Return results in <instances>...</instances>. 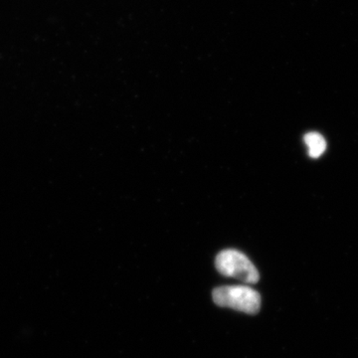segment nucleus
<instances>
[{
  "mask_svg": "<svg viewBox=\"0 0 358 358\" xmlns=\"http://www.w3.org/2000/svg\"><path fill=\"white\" fill-rule=\"evenodd\" d=\"M308 148V155L312 159H319L327 150V141L322 134L317 131H310L303 138Z\"/></svg>",
  "mask_w": 358,
  "mask_h": 358,
  "instance_id": "obj_3",
  "label": "nucleus"
},
{
  "mask_svg": "<svg viewBox=\"0 0 358 358\" xmlns=\"http://www.w3.org/2000/svg\"><path fill=\"white\" fill-rule=\"evenodd\" d=\"M215 266L221 275L234 278L246 284H256L260 279L254 264L238 250L226 249L221 251L216 257Z\"/></svg>",
  "mask_w": 358,
  "mask_h": 358,
  "instance_id": "obj_2",
  "label": "nucleus"
},
{
  "mask_svg": "<svg viewBox=\"0 0 358 358\" xmlns=\"http://www.w3.org/2000/svg\"><path fill=\"white\" fill-rule=\"evenodd\" d=\"M214 303L219 307L230 308L249 315H255L261 308V296L247 286H223L213 291Z\"/></svg>",
  "mask_w": 358,
  "mask_h": 358,
  "instance_id": "obj_1",
  "label": "nucleus"
}]
</instances>
